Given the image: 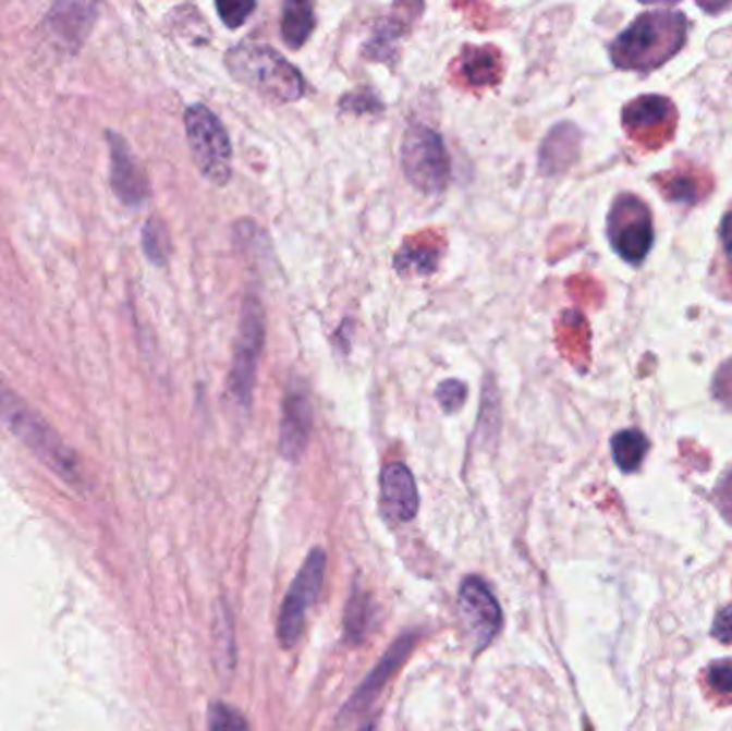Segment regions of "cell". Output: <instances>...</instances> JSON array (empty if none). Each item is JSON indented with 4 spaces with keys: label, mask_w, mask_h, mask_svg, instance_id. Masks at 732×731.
Here are the masks:
<instances>
[{
    "label": "cell",
    "mask_w": 732,
    "mask_h": 731,
    "mask_svg": "<svg viewBox=\"0 0 732 731\" xmlns=\"http://www.w3.org/2000/svg\"><path fill=\"white\" fill-rule=\"evenodd\" d=\"M685 44V15L676 11H651L636 17L610 46L619 69L649 71L667 63Z\"/></svg>",
    "instance_id": "6da1fadb"
},
{
    "label": "cell",
    "mask_w": 732,
    "mask_h": 731,
    "mask_svg": "<svg viewBox=\"0 0 732 731\" xmlns=\"http://www.w3.org/2000/svg\"><path fill=\"white\" fill-rule=\"evenodd\" d=\"M0 421L17 436L44 464L52 467L62 480L71 485L82 483V472L77 458L64 444L54 427L28 405V401L17 395L9 385L0 380Z\"/></svg>",
    "instance_id": "7a4b0ae2"
},
{
    "label": "cell",
    "mask_w": 732,
    "mask_h": 731,
    "mask_svg": "<svg viewBox=\"0 0 732 731\" xmlns=\"http://www.w3.org/2000/svg\"><path fill=\"white\" fill-rule=\"evenodd\" d=\"M225 63L241 84L268 101L292 103L305 95L301 71L270 46L241 44L228 50Z\"/></svg>",
    "instance_id": "3957f363"
},
{
    "label": "cell",
    "mask_w": 732,
    "mask_h": 731,
    "mask_svg": "<svg viewBox=\"0 0 732 731\" xmlns=\"http://www.w3.org/2000/svg\"><path fill=\"white\" fill-rule=\"evenodd\" d=\"M186 139L202 176L212 185H225L232 174V142L223 123L202 103L184 112Z\"/></svg>",
    "instance_id": "277c9868"
},
{
    "label": "cell",
    "mask_w": 732,
    "mask_h": 731,
    "mask_svg": "<svg viewBox=\"0 0 732 731\" xmlns=\"http://www.w3.org/2000/svg\"><path fill=\"white\" fill-rule=\"evenodd\" d=\"M264 334L266 329H264L261 303L255 296H244L234 361L228 376V393H225L230 403L243 412H248L251 407L257 361L264 348Z\"/></svg>",
    "instance_id": "5b68a950"
},
{
    "label": "cell",
    "mask_w": 732,
    "mask_h": 731,
    "mask_svg": "<svg viewBox=\"0 0 732 731\" xmlns=\"http://www.w3.org/2000/svg\"><path fill=\"white\" fill-rule=\"evenodd\" d=\"M401 166L407 181L427 196L441 194L450 176V159L441 135L416 125L405 133L401 144Z\"/></svg>",
    "instance_id": "8992f818"
},
{
    "label": "cell",
    "mask_w": 732,
    "mask_h": 731,
    "mask_svg": "<svg viewBox=\"0 0 732 731\" xmlns=\"http://www.w3.org/2000/svg\"><path fill=\"white\" fill-rule=\"evenodd\" d=\"M326 575V553L324 549L315 547L306 556L305 564L301 566L298 575L294 577L288 595L281 602L279 620H277V637L279 644L290 650L298 644L303 629H305L306 609L317 598Z\"/></svg>",
    "instance_id": "52a82bcc"
},
{
    "label": "cell",
    "mask_w": 732,
    "mask_h": 731,
    "mask_svg": "<svg viewBox=\"0 0 732 731\" xmlns=\"http://www.w3.org/2000/svg\"><path fill=\"white\" fill-rule=\"evenodd\" d=\"M612 249L630 265H640L654 245V226L647 204L636 196H619L609 215Z\"/></svg>",
    "instance_id": "ba28073f"
},
{
    "label": "cell",
    "mask_w": 732,
    "mask_h": 731,
    "mask_svg": "<svg viewBox=\"0 0 732 731\" xmlns=\"http://www.w3.org/2000/svg\"><path fill=\"white\" fill-rule=\"evenodd\" d=\"M459 613L467 639L476 653L485 650L501 631L503 613L495 595L480 577H467L459 590Z\"/></svg>",
    "instance_id": "9c48e42d"
},
{
    "label": "cell",
    "mask_w": 732,
    "mask_h": 731,
    "mask_svg": "<svg viewBox=\"0 0 732 731\" xmlns=\"http://www.w3.org/2000/svg\"><path fill=\"white\" fill-rule=\"evenodd\" d=\"M623 127L634 142L647 150H658L674 133L676 112L669 99L660 95H645L627 103L623 110Z\"/></svg>",
    "instance_id": "30bf717a"
},
{
    "label": "cell",
    "mask_w": 732,
    "mask_h": 731,
    "mask_svg": "<svg viewBox=\"0 0 732 731\" xmlns=\"http://www.w3.org/2000/svg\"><path fill=\"white\" fill-rule=\"evenodd\" d=\"M416 642H418V637L414 633H407V635L399 637L386 650V655L366 673V678L361 682V686L354 691V695L343 706L341 717H354V715L365 712L366 708L377 699V695L381 693V689L390 682V678L407 661V657L416 648Z\"/></svg>",
    "instance_id": "8fae6325"
},
{
    "label": "cell",
    "mask_w": 732,
    "mask_h": 731,
    "mask_svg": "<svg viewBox=\"0 0 732 731\" xmlns=\"http://www.w3.org/2000/svg\"><path fill=\"white\" fill-rule=\"evenodd\" d=\"M313 427V405L308 398V389L301 380L285 393L283 412H281V431H279V449L281 455L290 462L303 458L308 436Z\"/></svg>",
    "instance_id": "7c38bea8"
},
{
    "label": "cell",
    "mask_w": 732,
    "mask_h": 731,
    "mask_svg": "<svg viewBox=\"0 0 732 731\" xmlns=\"http://www.w3.org/2000/svg\"><path fill=\"white\" fill-rule=\"evenodd\" d=\"M381 511L392 522H410L420 509V496L412 470L401 462L388 464L379 476Z\"/></svg>",
    "instance_id": "4fadbf2b"
},
{
    "label": "cell",
    "mask_w": 732,
    "mask_h": 731,
    "mask_svg": "<svg viewBox=\"0 0 732 731\" xmlns=\"http://www.w3.org/2000/svg\"><path fill=\"white\" fill-rule=\"evenodd\" d=\"M110 161H112V187L122 204L139 206L148 198V179L133 159L129 144L119 133H108Z\"/></svg>",
    "instance_id": "5bb4252c"
},
{
    "label": "cell",
    "mask_w": 732,
    "mask_h": 731,
    "mask_svg": "<svg viewBox=\"0 0 732 731\" xmlns=\"http://www.w3.org/2000/svg\"><path fill=\"white\" fill-rule=\"evenodd\" d=\"M97 9L99 7L95 2H59L48 13L46 22L66 46L80 48L88 28L95 22Z\"/></svg>",
    "instance_id": "9a60e30c"
},
{
    "label": "cell",
    "mask_w": 732,
    "mask_h": 731,
    "mask_svg": "<svg viewBox=\"0 0 732 731\" xmlns=\"http://www.w3.org/2000/svg\"><path fill=\"white\" fill-rule=\"evenodd\" d=\"M212 642H215V657L223 675L234 671L236 663V648H234V624L232 613L223 600L217 602L215 622H212Z\"/></svg>",
    "instance_id": "2e32d148"
},
{
    "label": "cell",
    "mask_w": 732,
    "mask_h": 731,
    "mask_svg": "<svg viewBox=\"0 0 732 731\" xmlns=\"http://www.w3.org/2000/svg\"><path fill=\"white\" fill-rule=\"evenodd\" d=\"M373 613H375V605L370 600V595L366 590L354 588L352 597L345 605V616H343V633L352 646H358L368 635Z\"/></svg>",
    "instance_id": "e0dca14e"
},
{
    "label": "cell",
    "mask_w": 732,
    "mask_h": 731,
    "mask_svg": "<svg viewBox=\"0 0 732 731\" xmlns=\"http://www.w3.org/2000/svg\"><path fill=\"white\" fill-rule=\"evenodd\" d=\"M315 17H313V7L308 2L292 0L283 4V17H281V33L283 41L290 48H303L305 46L310 31H313Z\"/></svg>",
    "instance_id": "ac0fdd59"
},
{
    "label": "cell",
    "mask_w": 732,
    "mask_h": 731,
    "mask_svg": "<svg viewBox=\"0 0 732 731\" xmlns=\"http://www.w3.org/2000/svg\"><path fill=\"white\" fill-rule=\"evenodd\" d=\"M647 451H649V442L645 434H640L638 429H625L612 438V458H614V464L619 465L623 472L638 470Z\"/></svg>",
    "instance_id": "d6986e66"
},
{
    "label": "cell",
    "mask_w": 732,
    "mask_h": 731,
    "mask_svg": "<svg viewBox=\"0 0 732 731\" xmlns=\"http://www.w3.org/2000/svg\"><path fill=\"white\" fill-rule=\"evenodd\" d=\"M718 279V294L732 301V210L722 219L720 226V254L713 268Z\"/></svg>",
    "instance_id": "ffe728a7"
},
{
    "label": "cell",
    "mask_w": 732,
    "mask_h": 731,
    "mask_svg": "<svg viewBox=\"0 0 732 731\" xmlns=\"http://www.w3.org/2000/svg\"><path fill=\"white\" fill-rule=\"evenodd\" d=\"M705 691L720 706L732 704V659L709 665L703 675Z\"/></svg>",
    "instance_id": "44dd1931"
},
{
    "label": "cell",
    "mask_w": 732,
    "mask_h": 731,
    "mask_svg": "<svg viewBox=\"0 0 732 731\" xmlns=\"http://www.w3.org/2000/svg\"><path fill=\"white\" fill-rule=\"evenodd\" d=\"M142 247L146 252V256L150 258V263L155 265H166L168 254H170V236H168V228L161 219L150 217L142 230Z\"/></svg>",
    "instance_id": "7402d4cb"
},
{
    "label": "cell",
    "mask_w": 732,
    "mask_h": 731,
    "mask_svg": "<svg viewBox=\"0 0 732 731\" xmlns=\"http://www.w3.org/2000/svg\"><path fill=\"white\" fill-rule=\"evenodd\" d=\"M208 731H251L248 723L243 715L223 704V702H215L208 710Z\"/></svg>",
    "instance_id": "603a6c76"
},
{
    "label": "cell",
    "mask_w": 732,
    "mask_h": 731,
    "mask_svg": "<svg viewBox=\"0 0 732 731\" xmlns=\"http://www.w3.org/2000/svg\"><path fill=\"white\" fill-rule=\"evenodd\" d=\"M662 194H664V198L692 204V202L700 198V185L690 174H683V172L669 174L667 183L662 185Z\"/></svg>",
    "instance_id": "cb8c5ba5"
},
{
    "label": "cell",
    "mask_w": 732,
    "mask_h": 731,
    "mask_svg": "<svg viewBox=\"0 0 732 731\" xmlns=\"http://www.w3.org/2000/svg\"><path fill=\"white\" fill-rule=\"evenodd\" d=\"M463 69H465L469 82H474V84H488L495 77L497 63H495V57L490 52H487V50H472L465 57Z\"/></svg>",
    "instance_id": "d4e9b609"
},
{
    "label": "cell",
    "mask_w": 732,
    "mask_h": 731,
    "mask_svg": "<svg viewBox=\"0 0 732 731\" xmlns=\"http://www.w3.org/2000/svg\"><path fill=\"white\" fill-rule=\"evenodd\" d=\"M435 398L439 401V405L452 414V412H459L467 399V387L461 382V380H443L437 391H435Z\"/></svg>",
    "instance_id": "484cf974"
},
{
    "label": "cell",
    "mask_w": 732,
    "mask_h": 731,
    "mask_svg": "<svg viewBox=\"0 0 732 731\" xmlns=\"http://www.w3.org/2000/svg\"><path fill=\"white\" fill-rule=\"evenodd\" d=\"M399 35H401V26L399 24H394V22H383L379 28H377V33L373 35V39H370V44H368V57H375V59H383L388 52H392V46H394V41L399 39Z\"/></svg>",
    "instance_id": "4316f807"
},
{
    "label": "cell",
    "mask_w": 732,
    "mask_h": 731,
    "mask_svg": "<svg viewBox=\"0 0 732 731\" xmlns=\"http://www.w3.org/2000/svg\"><path fill=\"white\" fill-rule=\"evenodd\" d=\"M217 11L223 20L225 26L230 28H239L246 22V17L255 11V2H246V0H221L217 2Z\"/></svg>",
    "instance_id": "83f0119b"
},
{
    "label": "cell",
    "mask_w": 732,
    "mask_h": 731,
    "mask_svg": "<svg viewBox=\"0 0 732 731\" xmlns=\"http://www.w3.org/2000/svg\"><path fill=\"white\" fill-rule=\"evenodd\" d=\"M435 266V254L428 249H403L396 256V268L399 270H410V268H418L420 272H430Z\"/></svg>",
    "instance_id": "f1b7e54d"
},
{
    "label": "cell",
    "mask_w": 732,
    "mask_h": 731,
    "mask_svg": "<svg viewBox=\"0 0 732 731\" xmlns=\"http://www.w3.org/2000/svg\"><path fill=\"white\" fill-rule=\"evenodd\" d=\"M713 637L722 644H732V605H727L713 622Z\"/></svg>",
    "instance_id": "f546056e"
},
{
    "label": "cell",
    "mask_w": 732,
    "mask_h": 731,
    "mask_svg": "<svg viewBox=\"0 0 732 731\" xmlns=\"http://www.w3.org/2000/svg\"><path fill=\"white\" fill-rule=\"evenodd\" d=\"M716 500H718V507H720L722 515L732 524V470L722 478V483L718 485Z\"/></svg>",
    "instance_id": "4dcf8cb0"
},
{
    "label": "cell",
    "mask_w": 732,
    "mask_h": 731,
    "mask_svg": "<svg viewBox=\"0 0 732 731\" xmlns=\"http://www.w3.org/2000/svg\"><path fill=\"white\" fill-rule=\"evenodd\" d=\"M361 731H375V721H366Z\"/></svg>",
    "instance_id": "1f68e13d"
}]
</instances>
